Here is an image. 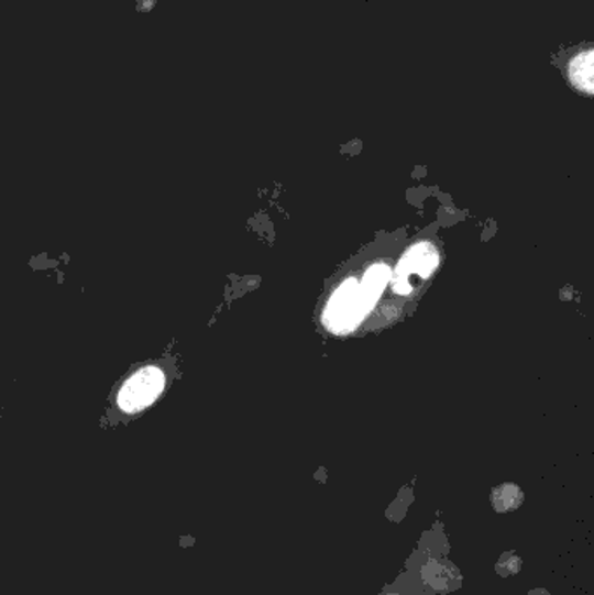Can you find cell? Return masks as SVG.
<instances>
[{"instance_id":"6da1fadb","label":"cell","mask_w":594,"mask_h":595,"mask_svg":"<svg viewBox=\"0 0 594 595\" xmlns=\"http://www.w3.org/2000/svg\"><path fill=\"white\" fill-rule=\"evenodd\" d=\"M164 384L166 378L160 367L147 366L136 371L119 390V409L128 415H134L148 408L163 394Z\"/></svg>"},{"instance_id":"8992f818","label":"cell","mask_w":594,"mask_h":595,"mask_svg":"<svg viewBox=\"0 0 594 595\" xmlns=\"http://www.w3.org/2000/svg\"><path fill=\"white\" fill-rule=\"evenodd\" d=\"M521 504V492L515 484H506V486L498 487L494 492V507L495 510L506 513L510 508H516Z\"/></svg>"},{"instance_id":"7a4b0ae2","label":"cell","mask_w":594,"mask_h":595,"mask_svg":"<svg viewBox=\"0 0 594 595\" xmlns=\"http://www.w3.org/2000/svg\"><path fill=\"white\" fill-rule=\"evenodd\" d=\"M369 310V305L364 304L361 295L360 284L358 280L349 279L328 304L324 322L336 333H348Z\"/></svg>"},{"instance_id":"3957f363","label":"cell","mask_w":594,"mask_h":595,"mask_svg":"<svg viewBox=\"0 0 594 595\" xmlns=\"http://www.w3.org/2000/svg\"><path fill=\"white\" fill-rule=\"evenodd\" d=\"M436 265H438V253L429 244H419V246L414 247L410 253L406 254L403 262L399 263L396 284H406V288L411 291L410 284L405 283L406 275L417 274L420 277H429Z\"/></svg>"},{"instance_id":"277c9868","label":"cell","mask_w":594,"mask_h":595,"mask_svg":"<svg viewBox=\"0 0 594 595\" xmlns=\"http://www.w3.org/2000/svg\"><path fill=\"white\" fill-rule=\"evenodd\" d=\"M389 275L391 271L385 265H375L364 275L363 284H360L361 295H363L364 304L369 305V308H372L378 300L385 284L389 280Z\"/></svg>"},{"instance_id":"5b68a950","label":"cell","mask_w":594,"mask_h":595,"mask_svg":"<svg viewBox=\"0 0 594 595\" xmlns=\"http://www.w3.org/2000/svg\"><path fill=\"white\" fill-rule=\"evenodd\" d=\"M570 79L582 91L593 92V53L586 51L570 65Z\"/></svg>"}]
</instances>
